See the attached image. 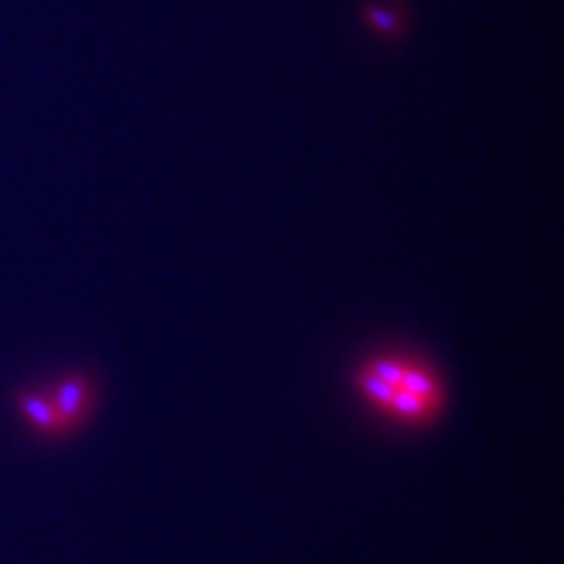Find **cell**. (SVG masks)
Returning a JSON list of instances; mask_svg holds the SVG:
<instances>
[{"instance_id":"cell-1","label":"cell","mask_w":564,"mask_h":564,"mask_svg":"<svg viewBox=\"0 0 564 564\" xmlns=\"http://www.w3.org/2000/svg\"><path fill=\"white\" fill-rule=\"evenodd\" d=\"M364 398L402 421H429L442 405L433 372L402 358H377L358 377Z\"/></svg>"},{"instance_id":"cell-2","label":"cell","mask_w":564,"mask_h":564,"mask_svg":"<svg viewBox=\"0 0 564 564\" xmlns=\"http://www.w3.org/2000/svg\"><path fill=\"white\" fill-rule=\"evenodd\" d=\"M42 389L55 408L63 440L78 433L97 400L95 383L84 372H65L51 383L42 384Z\"/></svg>"},{"instance_id":"cell-3","label":"cell","mask_w":564,"mask_h":564,"mask_svg":"<svg viewBox=\"0 0 564 564\" xmlns=\"http://www.w3.org/2000/svg\"><path fill=\"white\" fill-rule=\"evenodd\" d=\"M364 30L377 41L395 44L408 30L410 11L405 0H364L360 4Z\"/></svg>"},{"instance_id":"cell-4","label":"cell","mask_w":564,"mask_h":564,"mask_svg":"<svg viewBox=\"0 0 564 564\" xmlns=\"http://www.w3.org/2000/svg\"><path fill=\"white\" fill-rule=\"evenodd\" d=\"M13 408L21 423L25 424L34 435L44 440H63L59 419L42 387L18 389L13 395Z\"/></svg>"}]
</instances>
